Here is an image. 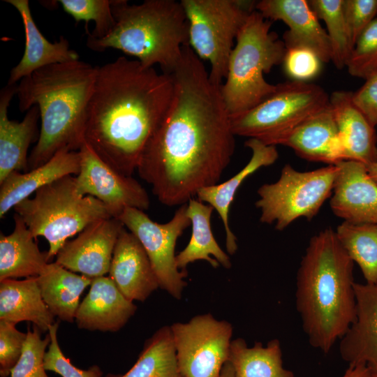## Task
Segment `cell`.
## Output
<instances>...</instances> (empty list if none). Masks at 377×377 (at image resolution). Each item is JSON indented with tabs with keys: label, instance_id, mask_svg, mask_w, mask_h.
<instances>
[{
	"label": "cell",
	"instance_id": "cell-11",
	"mask_svg": "<svg viewBox=\"0 0 377 377\" xmlns=\"http://www.w3.org/2000/svg\"><path fill=\"white\" fill-rule=\"evenodd\" d=\"M186 207L187 204L179 206L172 219L165 223L154 221L144 211L132 207L126 208L118 218L145 249L159 288L178 300L187 285L184 281L187 272L177 268L175 255L177 239L191 226Z\"/></svg>",
	"mask_w": 377,
	"mask_h": 377
},
{
	"label": "cell",
	"instance_id": "cell-31",
	"mask_svg": "<svg viewBox=\"0 0 377 377\" xmlns=\"http://www.w3.org/2000/svg\"><path fill=\"white\" fill-rule=\"evenodd\" d=\"M103 377H184L179 370L170 326L159 328L144 343L133 366L124 374Z\"/></svg>",
	"mask_w": 377,
	"mask_h": 377
},
{
	"label": "cell",
	"instance_id": "cell-28",
	"mask_svg": "<svg viewBox=\"0 0 377 377\" xmlns=\"http://www.w3.org/2000/svg\"><path fill=\"white\" fill-rule=\"evenodd\" d=\"M44 302L59 320L75 321L80 297L92 279L67 269L56 262L48 263L36 277Z\"/></svg>",
	"mask_w": 377,
	"mask_h": 377
},
{
	"label": "cell",
	"instance_id": "cell-42",
	"mask_svg": "<svg viewBox=\"0 0 377 377\" xmlns=\"http://www.w3.org/2000/svg\"><path fill=\"white\" fill-rule=\"evenodd\" d=\"M341 377H375V374L366 365L351 364Z\"/></svg>",
	"mask_w": 377,
	"mask_h": 377
},
{
	"label": "cell",
	"instance_id": "cell-34",
	"mask_svg": "<svg viewBox=\"0 0 377 377\" xmlns=\"http://www.w3.org/2000/svg\"><path fill=\"white\" fill-rule=\"evenodd\" d=\"M64 10L71 15L75 22L84 21L86 27L89 21L95 22L91 36L101 38L112 30L115 20L112 4L113 0H59Z\"/></svg>",
	"mask_w": 377,
	"mask_h": 377
},
{
	"label": "cell",
	"instance_id": "cell-17",
	"mask_svg": "<svg viewBox=\"0 0 377 377\" xmlns=\"http://www.w3.org/2000/svg\"><path fill=\"white\" fill-rule=\"evenodd\" d=\"M108 273L121 293L132 302L145 301L159 288L145 249L125 227L118 237Z\"/></svg>",
	"mask_w": 377,
	"mask_h": 377
},
{
	"label": "cell",
	"instance_id": "cell-26",
	"mask_svg": "<svg viewBox=\"0 0 377 377\" xmlns=\"http://www.w3.org/2000/svg\"><path fill=\"white\" fill-rule=\"evenodd\" d=\"M44 302L36 277L0 281V320L32 323L42 332L56 321Z\"/></svg>",
	"mask_w": 377,
	"mask_h": 377
},
{
	"label": "cell",
	"instance_id": "cell-21",
	"mask_svg": "<svg viewBox=\"0 0 377 377\" xmlns=\"http://www.w3.org/2000/svg\"><path fill=\"white\" fill-rule=\"evenodd\" d=\"M17 84H6L0 92V183L13 171H27V151L37 142L38 122L40 119L37 105L27 111L21 121L9 119L10 102L17 94Z\"/></svg>",
	"mask_w": 377,
	"mask_h": 377
},
{
	"label": "cell",
	"instance_id": "cell-1",
	"mask_svg": "<svg viewBox=\"0 0 377 377\" xmlns=\"http://www.w3.org/2000/svg\"><path fill=\"white\" fill-rule=\"evenodd\" d=\"M170 106L140 157L137 171L163 205L181 206L219 184L234 154L235 134L221 86L189 45L170 73Z\"/></svg>",
	"mask_w": 377,
	"mask_h": 377
},
{
	"label": "cell",
	"instance_id": "cell-8",
	"mask_svg": "<svg viewBox=\"0 0 377 377\" xmlns=\"http://www.w3.org/2000/svg\"><path fill=\"white\" fill-rule=\"evenodd\" d=\"M329 101L319 85L295 80L280 83L260 104L231 117L232 130L235 136L276 146L304 120L327 107Z\"/></svg>",
	"mask_w": 377,
	"mask_h": 377
},
{
	"label": "cell",
	"instance_id": "cell-4",
	"mask_svg": "<svg viewBox=\"0 0 377 377\" xmlns=\"http://www.w3.org/2000/svg\"><path fill=\"white\" fill-rule=\"evenodd\" d=\"M98 66L80 61L48 65L22 78L17 87L18 107L40 110L39 137L29 169L39 167L63 149L79 151L85 142L87 109Z\"/></svg>",
	"mask_w": 377,
	"mask_h": 377
},
{
	"label": "cell",
	"instance_id": "cell-7",
	"mask_svg": "<svg viewBox=\"0 0 377 377\" xmlns=\"http://www.w3.org/2000/svg\"><path fill=\"white\" fill-rule=\"evenodd\" d=\"M36 239L49 244L50 261L68 241L90 224L112 216L105 205L91 195L76 191L75 177L68 175L38 190L14 207Z\"/></svg>",
	"mask_w": 377,
	"mask_h": 377
},
{
	"label": "cell",
	"instance_id": "cell-30",
	"mask_svg": "<svg viewBox=\"0 0 377 377\" xmlns=\"http://www.w3.org/2000/svg\"><path fill=\"white\" fill-rule=\"evenodd\" d=\"M229 362L235 377H295L283 366L280 341L272 339L264 346L256 342L249 347L244 339L232 341Z\"/></svg>",
	"mask_w": 377,
	"mask_h": 377
},
{
	"label": "cell",
	"instance_id": "cell-43",
	"mask_svg": "<svg viewBox=\"0 0 377 377\" xmlns=\"http://www.w3.org/2000/svg\"><path fill=\"white\" fill-rule=\"evenodd\" d=\"M219 377H235L233 367L229 361L223 365Z\"/></svg>",
	"mask_w": 377,
	"mask_h": 377
},
{
	"label": "cell",
	"instance_id": "cell-25",
	"mask_svg": "<svg viewBox=\"0 0 377 377\" xmlns=\"http://www.w3.org/2000/svg\"><path fill=\"white\" fill-rule=\"evenodd\" d=\"M245 146L251 150L248 163L228 180L200 189L196 195L198 200L212 206L219 214L226 232V246L230 255L237 250V238L229 225V210L235 195L242 183L262 167L274 163L279 153L276 146L267 145L255 138H249Z\"/></svg>",
	"mask_w": 377,
	"mask_h": 377
},
{
	"label": "cell",
	"instance_id": "cell-2",
	"mask_svg": "<svg viewBox=\"0 0 377 377\" xmlns=\"http://www.w3.org/2000/svg\"><path fill=\"white\" fill-rule=\"evenodd\" d=\"M174 94L171 74L121 56L98 66L85 142L107 164L132 176Z\"/></svg>",
	"mask_w": 377,
	"mask_h": 377
},
{
	"label": "cell",
	"instance_id": "cell-3",
	"mask_svg": "<svg viewBox=\"0 0 377 377\" xmlns=\"http://www.w3.org/2000/svg\"><path fill=\"white\" fill-rule=\"evenodd\" d=\"M354 262L335 231L313 236L296 276L295 306L310 345L330 351L355 318Z\"/></svg>",
	"mask_w": 377,
	"mask_h": 377
},
{
	"label": "cell",
	"instance_id": "cell-24",
	"mask_svg": "<svg viewBox=\"0 0 377 377\" xmlns=\"http://www.w3.org/2000/svg\"><path fill=\"white\" fill-rule=\"evenodd\" d=\"M281 145L310 161L335 165L343 161L338 129L329 105L297 126Z\"/></svg>",
	"mask_w": 377,
	"mask_h": 377
},
{
	"label": "cell",
	"instance_id": "cell-38",
	"mask_svg": "<svg viewBox=\"0 0 377 377\" xmlns=\"http://www.w3.org/2000/svg\"><path fill=\"white\" fill-rule=\"evenodd\" d=\"M15 324L0 320V376L8 377L18 362L27 339Z\"/></svg>",
	"mask_w": 377,
	"mask_h": 377
},
{
	"label": "cell",
	"instance_id": "cell-40",
	"mask_svg": "<svg viewBox=\"0 0 377 377\" xmlns=\"http://www.w3.org/2000/svg\"><path fill=\"white\" fill-rule=\"evenodd\" d=\"M343 10L350 43L354 47L360 35L376 18L377 0H343Z\"/></svg>",
	"mask_w": 377,
	"mask_h": 377
},
{
	"label": "cell",
	"instance_id": "cell-27",
	"mask_svg": "<svg viewBox=\"0 0 377 377\" xmlns=\"http://www.w3.org/2000/svg\"><path fill=\"white\" fill-rule=\"evenodd\" d=\"M13 219V232L0 234V281L37 277L49 263L22 217L15 213Z\"/></svg>",
	"mask_w": 377,
	"mask_h": 377
},
{
	"label": "cell",
	"instance_id": "cell-29",
	"mask_svg": "<svg viewBox=\"0 0 377 377\" xmlns=\"http://www.w3.org/2000/svg\"><path fill=\"white\" fill-rule=\"evenodd\" d=\"M213 210L212 206L195 198L187 202L186 214L191 221V236L186 246L176 255L179 269L185 271L188 264L199 260L207 261L214 268L220 264L227 269L231 267L229 256L219 246L212 233Z\"/></svg>",
	"mask_w": 377,
	"mask_h": 377
},
{
	"label": "cell",
	"instance_id": "cell-23",
	"mask_svg": "<svg viewBox=\"0 0 377 377\" xmlns=\"http://www.w3.org/2000/svg\"><path fill=\"white\" fill-rule=\"evenodd\" d=\"M79 151L61 150L51 159L29 172L13 171L0 183V218L42 187L80 170Z\"/></svg>",
	"mask_w": 377,
	"mask_h": 377
},
{
	"label": "cell",
	"instance_id": "cell-37",
	"mask_svg": "<svg viewBox=\"0 0 377 377\" xmlns=\"http://www.w3.org/2000/svg\"><path fill=\"white\" fill-rule=\"evenodd\" d=\"M59 326V323L56 321L47 331L51 341L44 357L45 370L53 371L61 377H103V371L99 366L94 364L87 369H81L74 366L64 355L57 339Z\"/></svg>",
	"mask_w": 377,
	"mask_h": 377
},
{
	"label": "cell",
	"instance_id": "cell-20",
	"mask_svg": "<svg viewBox=\"0 0 377 377\" xmlns=\"http://www.w3.org/2000/svg\"><path fill=\"white\" fill-rule=\"evenodd\" d=\"M353 94L344 90L332 92L330 106L338 129L343 161L367 166L377 161V135L375 127L355 104Z\"/></svg>",
	"mask_w": 377,
	"mask_h": 377
},
{
	"label": "cell",
	"instance_id": "cell-12",
	"mask_svg": "<svg viewBox=\"0 0 377 377\" xmlns=\"http://www.w3.org/2000/svg\"><path fill=\"white\" fill-rule=\"evenodd\" d=\"M179 368L184 377H219L229 361L233 332L226 320L211 313L170 325Z\"/></svg>",
	"mask_w": 377,
	"mask_h": 377
},
{
	"label": "cell",
	"instance_id": "cell-35",
	"mask_svg": "<svg viewBox=\"0 0 377 377\" xmlns=\"http://www.w3.org/2000/svg\"><path fill=\"white\" fill-rule=\"evenodd\" d=\"M22 355L10 373V377H49L44 367V357L51 341L47 332L42 339L36 327L28 328Z\"/></svg>",
	"mask_w": 377,
	"mask_h": 377
},
{
	"label": "cell",
	"instance_id": "cell-6",
	"mask_svg": "<svg viewBox=\"0 0 377 377\" xmlns=\"http://www.w3.org/2000/svg\"><path fill=\"white\" fill-rule=\"evenodd\" d=\"M272 24L255 10L237 36L221 85L230 118L253 108L277 89V84L267 82L264 74L283 63L286 48L277 34L270 31Z\"/></svg>",
	"mask_w": 377,
	"mask_h": 377
},
{
	"label": "cell",
	"instance_id": "cell-44",
	"mask_svg": "<svg viewBox=\"0 0 377 377\" xmlns=\"http://www.w3.org/2000/svg\"><path fill=\"white\" fill-rule=\"evenodd\" d=\"M370 177L377 184V161L367 166Z\"/></svg>",
	"mask_w": 377,
	"mask_h": 377
},
{
	"label": "cell",
	"instance_id": "cell-33",
	"mask_svg": "<svg viewBox=\"0 0 377 377\" xmlns=\"http://www.w3.org/2000/svg\"><path fill=\"white\" fill-rule=\"evenodd\" d=\"M308 3L316 17L327 27L332 49V61L339 70L346 67L353 49L346 22L343 0H309Z\"/></svg>",
	"mask_w": 377,
	"mask_h": 377
},
{
	"label": "cell",
	"instance_id": "cell-41",
	"mask_svg": "<svg viewBox=\"0 0 377 377\" xmlns=\"http://www.w3.org/2000/svg\"><path fill=\"white\" fill-rule=\"evenodd\" d=\"M355 104L372 126H377V73L365 79L362 86L353 94Z\"/></svg>",
	"mask_w": 377,
	"mask_h": 377
},
{
	"label": "cell",
	"instance_id": "cell-22",
	"mask_svg": "<svg viewBox=\"0 0 377 377\" xmlns=\"http://www.w3.org/2000/svg\"><path fill=\"white\" fill-rule=\"evenodd\" d=\"M4 1L18 11L25 34L23 56L10 71L8 85L17 84V81L48 65L79 60V54L71 49L69 41L64 36H60L59 40L54 43L45 38L33 19L28 0Z\"/></svg>",
	"mask_w": 377,
	"mask_h": 377
},
{
	"label": "cell",
	"instance_id": "cell-32",
	"mask_svg": "<svg viewBox=\"0 0 377 377\" xmlns=\"http://www.w3.org/2000/svg\"><path fill=\"white\" fill-rule=\"evenodd\" d=\"M350 258L356 263L367 283H377V224L343 221L335 231Z\"/></svg>",
	"mask_w": 377,
	"mask_h": 377
},
{
	"label": "cell",
	"instance_id": "cell-36",
	"mask_svg": "<svg viewBox=\"0 0 377 377\" xmlns=\"http://www.w3.org/2000/svg\"><path fill=\"white\" fill-rule=\"evenodd\" d=\"M346 68L350 75L364 80L377 73V18L357 39Z\"/></svg>",
	"mask_w": 377,
	"mask_h": 377
},
{
	"label": "cell",
	"instance_id": "cell-5",
	"mask_svg": "<svg viewBox=\"0 0 377 377\" xmlns=\"http://www.w3.org/2000/svg\"><path fill=\"white\" fill-rule=\"evenodd\" d=\"M112 10L115 24L111 32L96 38L87 29V46L96 52L117 49L145 67L157 64L162 73L170 74L188 45V22L181 1L145 0L130 5L113 0Z\"/></svg>",
	"mask_w": 377,
	"mask_h": 377
},
{
	"label": "cell",
	"instance_id": "cell-13",
	"mask_svg": "<svg viewBox=\"0 0 377 377\" xmlns=\"http://www.w3.org/2000/svg\"><path fill=\"white\" fill-rule=\"evenodd\" d=\"M79 151L80 170L75 177L79 195L96 198L117 219L126 208L145 211L149 207L147 191L132 176H126L110 166L86 142Z\"/></svg>",
	"mask_w": 377,
	"mask_h": 377
},
{
	"label": "cell",
	"instance_id": "cell-45",
	"mask_svg": "<svg viewBox=\"0 0 377 377\" xmlns=\"http://www.w3.org/2000/svg\"><path fill=\"white\" fill-rule=\"evenodd\" d=\"M375 377H377V376L375 375Z\"/></svg>",
	"mask_w": 377,
	"mask_h": 377
},
{
	"label": "cell",
	"instance_id": "cell-9",
	"mask_svg": "<svg viewBox=\"0 0 377 377\" xmlns=\"http://www.w3.org/2000/svg\"><path fill=\"white\" fill-rule=\"evenodd\" d=\"M189 26L188 45L209 62L211 80H225L234 42L257 1L247 0H181Z\"/></svg>",
	"mask_w": 377,
	"mask_h": 377
},
{
	"label": "cell",
	"instance_id": "cell-10",
	"mask_svg": "<svg viewBox=\"0 0 377 377\" xmlns=\"http://www.w3.org/2000/svg\"><path fill=\"white\" fill-rule=\"evenodd\" d=\"M337 165L298 171L285 165L277 181L258 189L260 221L283 230L299 218L311 220L332 194Z\"/></svg>",
	"mask_w": 377,
	"mask_h": 377
},
{
	"label": "cell",
	"instance_id": "cell-15",
	"mask_svg": "<svg viewBox=\"0 0 377 377\" xmlns=\"http://www.w3.org/2000/svg\"><path fill=\"white\" fill-rule=\"evenodd\" d=\"M256 10L271 21L280 20L288 27L283 35L286 49L311 50L323 63L332 60V49L327 31L322 27L308 1L262 0Z\"/></svg>",
	"mask_w": 377,
	"mask_h": 377
},
{
	"label": "cell",
	"instance_id": "cell-14",
	"mask_svg": "<svg viewBox=\"0 0 377 377\" xmlns=\"http://www.w3.org/2000/svg\"><path fill=\"white\" fill-rule=\"evenodd\" d=\"M124 228L117 218L97 221L67 241L56 256L55 262L67 269L89 278L109 272L118 237Z\"/></svg>",
	"mask_w": 377,
	"mask_h": 377
},
{
	"label": "cell",
	"instance_id": "cell-19",
	"mask_svg": "<svg viewBox=\"0 0 377 377\" xmlns=\"http://www.w3.org/2000/svg\"><path fill=\"white\" fill-rule=\"evenodd\" d=\"M137 310L109 276L93 278L89 290L75 316L79 329L114 332L121 330Z\"/></svg>",
	"mask_w": 377,
	"mask_h": 377
},
{
	"label": "cell",
	"instance_id": "cell-39",
	"mask_svg": "<svg viewBox=\"0 0 377 377\" xmlns=\"http://www.w3.org/2000/svg\"><path fill=\"white\" fill-rule=\"evenodd\" d=\"M322 63L311 50L293 47L286 49L282 64L286 73L293 80L306 82L318 75Z\"/></svg>",
	"mask_w": 377,
	"mask_h": 377
},
{
	"label": "cell",
	"instance_id": "cell-16",
	"mask_svg": "<svg viewBox=\"0 0 377 377\" xmlns=\"http://www.w3.org/2000/svg\"><path fill=\"white\" fill-rule=\"evenodd\" d=\"M335 165L337 172L330 202L334 214L351 223L377 224V184L367 166L354 161Z\"/></svg>",
	"mask_w": 377,
	"mask_h": 377
},
{
	"label": "cell",
	"instance_id": "cell-18",
	"mask_svg": "<svg viewBox=\"0 0 377 377\" xmlns=\"http://www.w3.org/2000/svg\"><path fill=\"white\" fill-rule=\"evenodd\" d=\"M355 318L340 339L339 353L348 365L364 364L377 376V283L354 284Z\"/></svg>",
	"mask_w": 377,
	"mask_h": 377
}]
</instances>
